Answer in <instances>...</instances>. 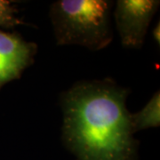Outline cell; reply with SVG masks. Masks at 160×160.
I'll list each match as a JSON object with an SVG mask.
<instances>
[{"instance_id": "1", "label": "cell", "mask_w": 160, "mask_h": 160, "mask_svg": "<svg viewBox=\"0 0 160 160\" xmlns=\"http://www.w3.org/2000/svg\"><path fill=\"white\" fill-rule=\"evenodd\" d=\"M128 93L106 78L80 81L62 94V141L76 160H138Z\"/></svg>"}, {"instance_id": "2", "label": "cell", "mask_w": 160, "mask_h": 160, "mask_svg": "<svg viewBox=\"0 0 160 160\" xmlns=\"http://www.w3.org/2000/svg\"><path fill=\"white\" fill-rule=\"evenodd\" d=\"M111 1L59 0L50 8L58 46L78 45L98 51L113 38L110 24Z\"/></svg>"}, {"instance_id": "3", "label": "cell", "mask_w": 160, "mask_h": 160, "mask_svg": "<svg viewBox=\"0 0 160 160\" xmlns=\"http://www.w3.org/2000/svg\"><path fill=\"white\" fill-rule=\"evenodd\" d=\"M159 6L156 0H119L114 15L122 45L128 48L143 46L149 23Z\"/></svg>"}, {"instance_id": "4", "label": "cell", "mask_w": 160, "mask_h": 160, "mask_svg": "<svg viewBox=\"0 0 160 160\" xmlns=\"http://www.w3.org/2000/svg\"><path fill=\"white\" fill-rule=\"evenodd\" d=\"M37 50L35 43L24 40L17 33L0 30V88L22 76L34 62Z\"/></svg>"}, {"instance_id": "5", "label": "cell", "mask_w": 160, "mask_h": 160, "mask_svg": "<svg viewBox=\"0 0 160 160\" xmlns=\"http://www.w3.org/2000/svg\"><path fill=\"white\" fill-rule=\"evenodd\" d=\"M131 126L133 133L149 127L159 126L160 95L158 91L140 112L131 114Z\"/></svg>"}, {"instance_id": "6", "label": "cell", "mask_w": 160, "mask_h": 160, "mask_svg": "<svg viewBox=\"0 0 160 160\" xmlns=\"http://www.w3.org/2000/svg\"><path fill=\"white\" fill-rule=\"evenodd\" d=\"M17 12V9L12 5L11 1L0 0V26L10 29L20 24H24L16 16Z\"/></svg>"}, {"instance_id": "7", "label": "cell", "mask_w": 160, "mask_h": 160, "mask_svg": "<svg viewBox=\"0 0 160 160\" xmlns=\"http://www.w3.org/2000/svg\"><path fill=\"white\" fill-rule=\"evenodd\" d=\"M160 26H159V22H158L157 26L155 27L154 30H153V37H154L155 41L158 43V45H159L160 42Z\"/></svg>"}]
</instances>
